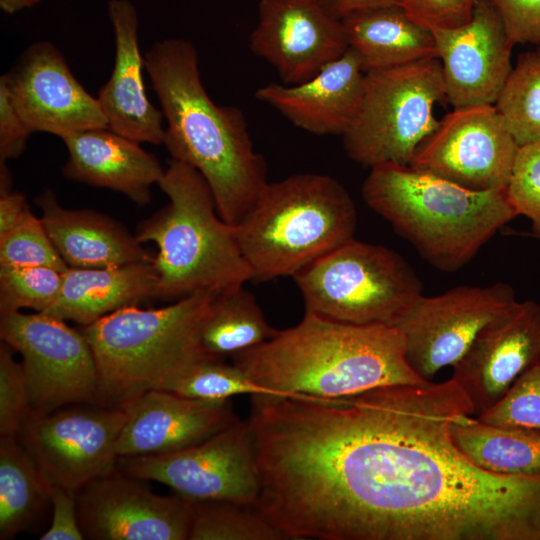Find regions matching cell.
Returning <instances> with one entry per match:
<instances>
[{
    "label": "cell",
    "mask_w": 540,
    "mask_h": 540,
    "mask_svg": "<svg viewBox=\"0 0 540 540\" xmlns=\"http://www.w3.org/2000/svg\"><path fill=\"white\" fill-rule=\"evenodd\" d=\"M472 414L451 378L289 399L266 459L279 523L295 539L540 540V474L468 459L451 425Z\"/></svg>",
    "instance_id": "1"
},
{
    "label": "cell",
    "mask_w": 540,
    "mask_h": 540,
    "mask_svg": "<svg viewBox=\"0 0 540 540\" xmlns=\"http://www.w3.org/2000/svg\"><path fill=\"white\" fill-rule=\"evenodd\" d=\"M144 68L167 122L163 144L172 159L201 173L219 216L236 227L268 183L266 162L254 149L244 114L210 98L189 41L156 42L144 55Z\"/></svg>",
    "instance_id": "2"
},
{
    "label": "cell",
    "mask_w": 540,
    "mask_h": 540,
    "mask_svg": "<svg viewBox=\"0 0 540 540\" xmlns=\"http://www.w3.org/2000/svg\"><path fill=\"white\" fill-rule=\"evenodd\" d=\"M231 358L275 395L335 398L432 382L408 364L397 327L347 324L307 313L297 325Z\"/></svg>",
    "instance_id": "3"
},
{
    "label": "cell",
    "mask_w": 540,
    "mask_h": 540,
    "mask_svg": "<svg viewBox=\"0 0 540 540\" xmlns=\"http://www.w3.org/2000/svg\"><path fill=\"white\" fill-rule=\"evenodd\" d=\"M362 197L422 258L444 272L465 266L518 216L505 190L472 191L397 163L371 167Z\"/></svg>",
    "instance_id": "4"
},
{
    "label": "cell",
    "mask_w": 540,
    "mask_h": 540,
    "mask_svg": "<svg viewBox=\"0 0 540 540\" xmlns=\"http://www.w3.org/2000/svg\"><path fill=\"white\" fill-rule=\"evenodd\" d=\"M218 291L199 290L160 308L128 306L80 326L99 372V405L121 407L149 390H168L197 363L214 358L199 330Z\"/></svg>",
    "instance_id": "5"
},
{
    "label": "cell",
    "mask_w": 540,
    "mask_h": 540,
    "mask_svg": "<svg viewBox=\"0 0 540 540\" xmlns=\"http://www.w3.org/2000/svg\"><path fill=\"white\" fill-rule=\"evenodd\" d=\"M158 186L168 203L135 231L141 243L158 249L156 298L174 302L199 290L221 291L252 280L235 227L219 216L201 173L171 159Z\"/></svg>",
    "instance_id": "6"
},
{
    "label": "cell",
    "mask_w": 540,
    "mask_h": 540,
    "mask_svg": "<svg viewBox=\"0 0 540 540\" xmlns=\"http://www.w3.org/2000/svg\"><path fill=\"white\" fill-rule=\"evenodd\" d=\"M355 204L334 178L301 173L268 182L235 227L252 281L293 277L354 238Z\"/></svg>",
    "instance_id": "7"
},
{
    "label": "cell",
    "mask_w": 540,
    "mask_h": 540,
    "mask_svg": "<svg viewBox=\"0 0 540 540\" xmlns=\"http://www.w3.org/2000/svg\"><path fill=\"white\" fill-rule=\"evenodd\" d=\"M292 278L305 313L354 325L396 327L423 295L421 280L400 254L355 238Z\"/></svg>",
    "instance_id": "8"
},
{
    "label": "cell",
    "mask_w": 540,
    "mask_h": 540,
    "mask_svg": "<svg viewBox=\"0 0 540 540\" xmlns=\"http://www.w3.org/2000/svg\"><path fill=\"white\" fill-rule=\"evenodd\" d=\"M443 99L438 58L366 72L358 112L342 136L347 156L369 168L410 165L418 146L437 128L433 109Z\"/></svg>",
    "instance_id": "9"
},
{
    "label": "cell",
    "mask_w": 540,
    "mask_h": 540,
    "mask_svg": "<svg viewBox=\"0 0 540 540\" xmlns=\"http://www.w3.org/2000/svg\"><path fill=\"white\" fill-rule=\"evenodd\" d=\"M0 338L22 357L31 413L47 414L78 404L99 405V372L80 329L36 312L0 314Z\"/></svg>",
    "instance_id": "10"
},
{
    "label": "cell",
    "mask_w": 540,
    "mask_h": 540,
    "mask_svg": "<svg viewBox=\"0 0 540 540\" xmlns=\"http://www.w3.org/2000/svg\"><path fill=\"white\" fill-rule=\"evenodd\" d=\"M117 468L162 483L190 501L257 504L260 479L249 420L238 419L192 447L162 455L119 457Z\"/></svg>",
    "instance_id": "11"
},
{
    "label": "cell",
    "mask_w": 540,
    "mask_h": 540,
    "mask_svg": "<svg viewBox=\"0 0 540 540\" xmlns=\"http://www.w3.org/2000/svg\"><path fill=\"white\" fill-rule=\"evenodd\" d=\"M84 405L29 414L17 434L49 483L73 491L117 468V441L128 419L124 406Z\"/></svg>",
    "instance_id": "12"
},
{
    "label": "cell",
    "mask_w": 540,
    "mask_h": 540,
    "mask_svg": "<svg viewBox=\"0 0 540 540\" xmlns=\"http://www.w3.org/2000/svg\"><path fill=\"white\" fill-rule=\"evenodd\" d=\"M504 282L461 285L435 296L422 295L396 326L403 335L410 367L424 380L453 366L479 331L516 302Z\"/></svg>",
    "instance_id": "13"
},
{
    "label": "cell",
    "mask_w": 540,
    "mask_h": 540,
    "mask_svg": "<svg viewBox=\"0 0 540 540\" xmlns=\"http://www.w3.org/2000/svg\"><path fill=\"white\" fill-rule=\"evenodd\" d=\"M519 149L494 104L456 107L410 165L472 191L505 190Z\"/></svg>",
    "instance_id": "14"
},
{
    "label": "cell",
    "mask_w": 540,
    "mask_h": 540,
    "mask_svg": "<svg viewBox=\"0 0 540 540\" xmlns=\"http://www.w3.org/2000/svg\"><path fill=\"white\" fill-rule=\"evenodd\" d=\"M79 524L94 540H188L191 501L153 493L118 468L76 491Z\"/></svg>",
    "instance_id": "15"
},
{
    "label": "cell",
    "mask_w": 540,
    "mask_h": 540,
    "mask_svg": "<svg viewBox=\"0 0 540 540\" xmlns=\"http://www.w3.org/2000/svg\"><path fill=\"white\" fill-rule=\"evenodd\" d=\"M1 77L32 133L46 132L61 138L78 131L109 128L97 98L74 77L51 42L31 44Z\"/></svg>",
    "instance_id": "16"
},
{
    "label": "cell",
    "mask_w": 540,
    "mask_h": 540,
    "mask_svg": "<svg viewBox=\"0 0 540 540\" xmlns=\"http://www.w3.org/2000/svg\"><path fill=\"white\" fill-rule=\"evenodd\" d=\"M251 51L272 65L284 84L303 83L349 48L342 20L320 0H259Z\"/></svg>",
    "instance_id": "17"
},
{
    "label": "cell",
    "mask_w": 540,
    "mask_h": 540,
    "mask_svg": "<svg viewBox=\"0 0 540 540\" xmlns=\"http://www.w3.org/2000/svg\"><path fill=\"white\" fill-rule=\"evenodd\" d=\"M540 358V304L516 301L487 323L452 366L451 379L480 415Z\"/></svg>",
    "instance_id": "18"
},
{
    "label": "cell",
    "mask_w": 540,
    "mask_h": 540,
    "mask_svg": "<svg viewBox=\"0 0 540 540\" xmlns=\"http://www.w3.org/2000/svg\"><path fill=\"white\" fill-rule=\"evenodd\" d=\"M442 66L445 100L454 108L494 104L512 70L515 45L491 0H477L469 21L431 29Z\"/></svg>",
    "instance_id": "19"
},
{
    "label": "cell",
    "mask_w": 540,
    "mask_h": 540,
    "mask_svg": "<svg viewBox=\"0 0 540 540\" xmlns=\"http://www.w3.org/2000/svg\"><path fill=\"white\" fill-rule=\"evenodd\" d=\"M124 407L128 419L117 441L118 457L177 452L239 419L230 400H201L167 390L146 391Z\"/></svg>",
    "instance_id": "20"
},
{
    "label": "cell",
    "mask_w": 540,
    "mask_h": 540,
    "mask_svg": "<svg viewBox=\"0 0 540 540\" xmlns=\"http://www.w3.org/2000/svg\"><path fill=\"white\" fill-rule=\"evenodd\" d=\"M364 80L360 57L349 47L309 80L295 85L271 82L255 97L307 132L343 136L358 112Z\"/></svg>",
    "instance_id": "21"
},
{
    "label": "cell",
    "mask_w": 540,
    "mask_h": 540,
    "mask_svg": "<svg viewBox=\"0 0 540 540\" xmlns=\"http://www.w3.org/2000/svg\"><path fill=\"white\" fill-rule=\"evenodd\" d=\"M108 15L114 31L115 59L111 76L97 97L108 127L139 143L162 144L164 115L146 95L136 9L128 0H111Z\"/></svg>",
    "instance_id": "22"
},
{
    "label": "cell",
    "mask_w": 540,
    "mask_h": 540,
    "mask_svg": "<svg viewBox=\"0 0 540 540\" xmlns=\"http://www.w3.org/2000/svg\"><path fill=\"white\" fill-rule=\"evenodd\" d=\"M68 158L62 169L70 180L114 190L139 206L151 200L165 169L140 143L110 128H95L61 137Z\"/></svg>",
    "instance_id": "23"
},
{
    "label": "cell",
    "mask_w": 540,
    "mask_h": 540,
    "mask_svg": "<svg viewBox=\"0 0 540 540\" xmlns=\"http://www.w3.org/2000/svg\"><path fill=\"white\" fill-rule=\"evenodd\" d=\"M35 202L55 248L69 267L105 268L154 259L135 234L107 215L64 208L51 189H45Z\"/></svg>",
    "instance_id": "24"
},
{
    "label": "cell",
    "mask_w": 540,
    "mask_h": 540,
    "mask_svg": "<svg viewBox=\"0 0 540 540\" xmlns=\"http://www.w3.org/2000/svg\"><path fill=\"white\" fill-rule=\"evenodd\" d=\"M157 281L153 260L105 268L69 267L57 300L41 313L85 326L156 298Z\"/></svg>",
    "instance_id": "25"
},
{
    "label": "cell",
    "mask_w": 540,
    "mask_h": 540,
    "mask_svg": "<svg viewBox=\"0 0 540 540\" xmlns=\"http://www.w3.org/2000/svg\"><path fill=\"white\" fill-rule=\"evenodd\" d=\"M342 23L365 73L438 58L431 29L413 19L403 6L353 13Z\"/></svg>",
    "instance_id": "26"
},
{
    "label": "cell",
    "mask_w": 540,
    "mask_h": 540,
    "mask_svg": "<svg viewBox=\"0 0 540 540\" xmlns=\"http://www.w3.org/2000/svg\"><path fill=\"white\" fill-rule=\"evenodd\" d=\"M459 450L474 464L492 473L540 474V429L498 425L465 415L451 425Z\"/></svg>",
    "instance_id": "27"
},
{
    "label": "cell",
    "mask_w": 540,
    "mask_h": 540,
    "mask_svg": "<svg viewBox=\"0 0 540 540\" xmlns=\"http://www.w3.org/2000/svg\"><path fill=\"white\" fill-rule=\"evenodd\" d=\"M278 329L267 321L244 284L216 292L201 322L200 344L211 357L224 359L273 338Z\"/></svg>",
    "instance_id": "28"
},
{
    "label": "cell",
    "mask_w": 540,
    "mask_h": 540,
    "mask_svg": "<svg viewBox=\"0 0 540 540\" xmlns=\"http://www.w3.org/2000/svg\"><path fill=\"white\" fill-rule=\"evenodd\" d=\"M51 484L17 435L0 436V539L14 538L50 503Z\"/></svg>",
    "instance_id": "29"
},
{
    "label": "cell",
    "mask_w": 540,
    "mask_h": 540,
    "mask_svg": "<svg viewBox=\"0 0 540 540\" xmlns=\"http://www.w3.org/2000/svg\"><path fill=\"white\" fill-rule=\"evenodd\" d=\"M188 540H289L257 504L191 501Z\"/></svg>",
    "instance_id": "30"
},
{
    "label": "cell",
    "mask_w": 540,
    "mask_h": 540,
    "mask_svg": "<svg viewBox=\"0 0 540 540\" xmlns=\"http://www.w3.org/2000/svg\"><path fill=\"white\" fill-rule=\"evenodd\" d=\"M494 106L519 147L540 142V47L519 55Z\"/></svg>",
    "instance_id": "31"
},
{
    "label": "cell",
    "mask_w": 540,
    "mask_h": 540,
    "mask_svg": "<svg viewBox=\"0 0 540 540\" xmlns=\"http://www.w3.org/2000/svg\"><path fill=\"white\" fill-rule=\"evenodd\" d=\"M63 272L47 266H0V314L29 308L45 312L57 300Z\"/></svg>",
    "instance_id": "32"
},
{
    "label": "cell",
    "mask_w": 540,
    "mask_h": 540,
    "mask_svg": "<svg viewBox=\"0 0 540 540\" xmlns=\"http://www.w3.org/2000/svg\"><path fill=\"white\" fill-rule=\"evenodd\" d=\"M167 391L210 401L230 400L232 396L273 394L252 381L240 368L226 364L223 359L208 358L197 363Z\"/></svg>",
    "instance_id": "33"
},
{
    "label": "cell",
    "mask_w": 540,
    "mask_h": 540,
    "mask_svg": "<svg viewBox=\"0 0 540 540\" xmlns=\"http://www.w3.org/2000/svg\"><path fill=\"white\" fill-rule=\"evenodd\" d=\"M0 266H47L62 272L69 268L41 218L31 209L10 231L0 236Z\"/></svg>",
    "instance_id": "34"
},
{
    "label": "cell",
    "mask_w": 540,
    "mask_h": 540,
    "mask_svg": "<svg viewBox=\"0 0 540 540\" xmlns=\"http://www.w3.org/2000/svg\"><path fill=\"white\" fill-rule=\"evenodd\" d=\"M477 418L540 429V358L517 378L500 402Z\"/></svg>",
    "instance_id": "35"
},
{
    "label": "cell",
    "mask_w": 540,
    "mask_h": 540,
    "mask_svg": "<svg viewBox=\"0 0 540 540\" xmlns=\"http://www.w3.org/2000/svg\"><path fill=\"white\" fill-rule=\"evenodd\" d=\"M14 349L0 344V436H15L31 413L30 391Z\"/></svg>",
    "instance_id": "36"
},
{
    "label": "cell",
    "mask_w": 540,
    "mask_h": 540,
    "mask_svg": "<svg viewBox=\"0 0 540 540\" xmlns=\"http://www.w3.org/2000/svg\"><path fill=\"white\" fill-rule=\"evenodd\" d=\"M505 192L517 215L531 221L532 233L540 239V142L519 147Z\"/></svg>",
    "instance_id": "37"
},
{
    "label": "cell",
    "mask_w": 540,
    "mask_h": 540,
    "mask_svg": "<svg viewBox=\"0 0 540 540\" xmlns=\"http://www.w3.org/2000/svg\"><path fill=\"white\" fill-rule=\"evenodd\" d=\"M477 0H402L406 12L429 29L452 28L470 20Z\"/></svg>",
    "instance_id": "38"
},
{
    "label": "cell",
    "mask_w": 540,
    "mask_h": 540,
    "mask_svg": "<svg viewBox=\"0 0 540 540\" xmlns=\"http://www.w3.org/2000/svg\"><path fill=\"white\" fill-rule=\"evenodd\" d=\"M514 44L540 47V0H491Z\"/></svg>",
    "instance_id": "39"
},
{
    "label": "cell",
    "mask_w": 540,
    "mask_h": 540,
    "mask_svg": "<svg viewBox=\"0 0 540 540\" xmlns=\"http://www.w3.org/2000/svg\"><path fill=\"white\" fill-rule=\"evenodd\" d=\"M50 503L52 505V520L41 540H82L85 539L81 530L76 504V491L51 485Z\"/></svg>",
    "instance_id": "40"
},
{
    "label": "cell",
    "mask_w": 540,
    "mask_h": 540,
    "mask_svg": "<svg viewBox=\"0 0 540 540\" xmlns=\"http://www.w3.org/2000/svg\"><path fill=\"white\" fill-rule=\"evenodd\" d=\"M32 134L15 109L5 81L0 76V162L18 158Z\"/></svg>",
    "instance_id": "41"
},
{
    "label": "cell",
    "mask_w": 540,
    "mask_h": 540,
    "mask_svg": "<svg viewBox=\"0 0 540 540\" xmlns=\"http://www.w3.org/2000/svg\"><path fill=\"white\" fill-rule=\"evenodd\" d=\"M325 9L334 17L342 20L353 13L366 10L402 6V0H320Z\"/></svg>",
    "instance_id": "42"
},
{
    "label": "cell",
    "mask_w": 540,
    "mask_h": 540,
    "mask_svg": "<svg viewBox=\"0 0 540 540\" xmlns=\"http://www.w3.org/2000/svg\"><path fill=\"white\" fill-rule=\"evenodd\" d=\"M40 0H0V8L8 14H14L22 9L32 7Z\"/></svg>",
    "instance_id": "43"
}]
</instances>
